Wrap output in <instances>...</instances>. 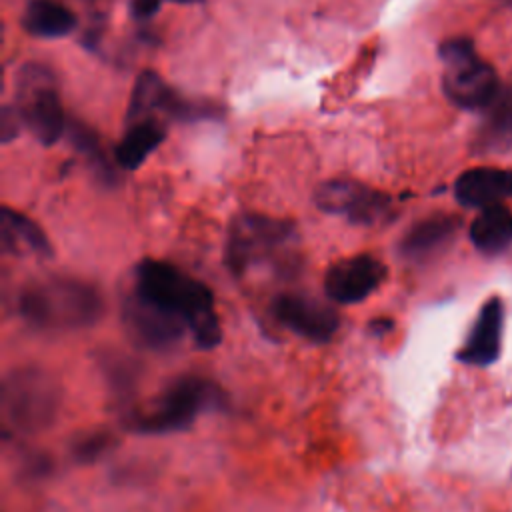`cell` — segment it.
Returning <instances> with one entry per match:
<instances>
[{"label": "cell", "instance_id": "6da1fadb", "mask_svg": "<svg viewBox=\"0 0 512 512\" xmlns=\"http://www.w3.org/2000/svg\"><path fill=\"white\" fill-rule=\"evenodd\" d=\"M132 292L160 312L180 320L194 344L202 350L216 348L222 324L212 290L182 268L156 258H144L134 268Z\"/></svg>", "mask_w": 512, "mask_h": 512}, {"label": "cell", "instance_id": "7a4b0ae2", "mask_svg": "<svg viewBox=\"0 0 512 512\" xmlns=\"http://www.w3.org/2000/svg\"><path fill=\"white\" fill-rule=\"evenodd\" d=\"M16 310L38 332H76L102 318L104 296L92 282L52 274L28 282L18 294Z\"/></svg>", "mask_w": 512, "mask_h": 512}, {"label": "cell", "instance_id": "3957f363", "mask_svg": "<svg viewBox=\"0 0 512 512\" xmlns=\"http://www.w3.org/2000/svg\"><path fill=\"white\" fill-rule=\"evenodd\" d=\"M226 392L210 378L186 374L172 380L158 396L134 408L124 418V426L134 434L164 436L192 428L204 412L226 410Z\"/></svg>", "mask_w": 512, "mask_h": 512}, {"label": "cell", "instance_id": "277c9868", "mask_svg": "<svg viewBox=\"0 0 512 512\" xmlns=\"http://www.w3.org/2000/svg\"><path fill=\"white\" fill-rule=\"evenodd\" d=\"M296 242L298 230L290 220L244 212L228 224L224 264L236 278L272 262L286 266V262H292L290 256Z\"/></svg>", "mask_w": 512, "mask_h": 512}, {"label": "cell", "instance_id": "5b68a950", "mask_svg": "<svg viewBox=\"0 0 512 512\" xmlns=\"http://www.w3.org/2000/svg\"><path fill=\"white\" fill-rule=\"evenodd\" d=\"M4 434L30 436L50 428L62 406L60 384L42 368L22 366L2 380Z\"/></svg>", "mask_w": 512, "mask_h": 512}, {"label": "cell", "instance_id": "8992f818", "mask_svg": "<svg viewBox=\"0 0 512 512\" xmlns=\"http://www.w3.org/2000/svg\"><path fill=\"white\" fill-rule=\"evenodd\" d=\"M444 62L442 88L450 102L460 108H486L496 100L498 76L484 62L468 38H450L440 46Z\"/></svg>", "mask_w": 512, "mask_h": 512}, {"label": "cell", "instance_id": "52a82bcc", "mask_svg": "<svg viewBox=\"0 0 512 512\" xmlns=\"http://www.w3.org/2000/svg\"><path fill=\"white\" fill-rule=\"evenodd\" d=\"M14 96L22 124L42 144H54L64 132V108L54 74L42 64H24L16 76Z\"/></svg>", "mask_w": 512, "mask_h": 512}, {"label": "cell", "instance_id": "ba28073f", "mask_svg": "<svg viewBox=\"0 0 512 512\" xmlns=\"http://www.w3.org/2000/svg\"><path fill=\"white\" fill-rule=\"evenodd\" d=\"M316 206L334 216L346 218L354 226L386 224L394 216L392 198L364 182L332 178L322 182L314 194Z\"/></svg>", "mask_w": 512, "mask_h": 512}, {"label": "cell", "instance_id": "9c48e42d", "mask_svg": "<svg viewBox=\"0 0 512 512\" xmlns=\"http://www.w3.org/2000/svg\"><path fill=\"white\" fill-rule=\"evenodd\" d=\"M388 268L374 254L362 252L332 262L324 272L326 296L342 306L364 302L386 280Z\"/></svg>", "mask_w": 512, "mask_h": 512}, {"label": "cell", "instance_id": "30bf717a", "mask_svg": "<svg viewBox=\"0 0 512 512\" xmlns=\"http://www.w3.org/2000/svg\"><path fill=\"white\" fill-rule=\"evenodd\" d=\"M270 312L286 330L314 344L330 342L340 328V314L332 306L296 292L278 294Z\"/></svg>", "mask_w": 512, "mask_h": 512}, {"label": "cell", "instance_id": "8fae6325", "mask_svg": "<svg viewBox=\"0 0 512 512\" xmlns=\"http://www.w3.org/2000/svg\"><path fill=\"white\" fill-rule=\"evenodd\" d=\"M122 320L128 336L136 344L154 352L174 348L184 338V332H188L180 320L160 312L152 304L138 298L134 292L124 296Z\"/></svg>", "mask_w": 512, "mask_h": 512}, {"label": "cell", "instance_id": "7c38bea8", "mask_svg": "<svg viewBox=\"0 0 512 512\" xmlns=\"http://www.w3.org/2000/svg\"><path fill=\"white\" fill-rule=\"evenodd\" d=\"M196 114H204L206 110H196L192 104L184 102L178 98L158 74L146 70L138 76L126 122H136V120H164V118H194Z\"/></svg>", "mask_w": 512, "mask_h": 512}, {"label": "cell", "instance_id": "4fadbf2b", "mask_svg": "<svg viewBox=\"0 0 512 512\" xmlns=\"http://www.w3.org/2000/svg\"><path fill=\"white\" fill-rule=\"evenodd\" d=\"M504 326V304L498 296H490L478 310L458 360L468 366H488L496 362L502 350V328Z\"/></svg>", "mask_w": 512, "mask_h": 512}, {"label": "cell", "instance_id": "5bb4252c", "mask_svg": "<svg viewBox=\"0 0 512 512\" xmlns=\"http://www.w3.org/2000/svg\"><path fill=\"white\" fill-rule=\"evenodd\" d=\"M458 218L432 214L414 222L398 242V254L406 262H426L450 246L458 232Z\"/></svg>", "mask_w": 512, "mask_h": 512}, {"label": "cell", "instance_id": "9a60e30c", "mask_svg": "<svg viewBox=\"0 0 512 512\" xmlns=\"http://www.w3.org/2000/svg\"><path fill=\"white\" fill-rule=\"evenodd\" d=\"M456 200L466 208H486L512 196V170L478 166L462 172L454 184Z\"/></svg>", "mask_w": 512, "mask_h": 512}, {"label": "cell", "instance_id": "2e32d148", "mask_svg": "<svg viewBox=\"0 0 512 512\" xmlns=\"http://www.w3.org/2000/svg\"><path fill=\"white\" fill-rule=\"evenodd\" d=\"M0 242L4 252L32 254L40 258L52 256V244L44 230L26 214L4 206L0 214Z\"/></svg>", "mask_w": 512, "mask_h": 512}, {"label": "cell", "instance_id": "e0dca14e", "mask_svg": "<svg viewBox=\"0 0 512 512\" xmlns=\"http://www.w3.org/2000/svg\"><path fill=\"white\" fill-rule=\"evenodd\" d=\"M472 246L488 256L504 252L512 244V210L502 202L486 206L470 224Z\"/></svg>", "mask_w": 512, "mask_h": 512}, {"label": "cell", "instance_id": "ac0fdd59", "mask_svg": "<svg viewBox=\"0 0 512 512\" xmlns=\"http://www.w3.org/2000/svg\"><path fill=\"white\" fill-rule=\"evenodd\" d=\"M166 128L160 120L128 122L126 132L114 148L116 164L124 170H136L164 140Z\"/></svg>", "mask_w": 512, "mask_h": 512}, {"label": "cell", "instance_id": "d6986e66", "mask_svg": "<svg viewBox=\"0 0 512 512\" xmlns=\"http://www.w3.org/2000/svg\"><path fill=\"white\" fill-rule=\"evenodd\" d=\"M22 26L30 36L62 38L76 28V16L58 0H28Z\"/></svg>", "mask_w": 512, "mask_h": 512}, {"label": "cell", "instance_id": "ffe728a7", "mask_svg": "<svg viewBox=\"0 0 512 512\" xmlns=\"http://www.w3.org/2000/svg\"><path fill=\"white\" fill-rule=\"evenodd\" d=\"M100 366H102V374L108 382L110 392L118 400H126L134 392V386L138 382L140 370H138L136 362H132L124 354L108 352L106 356H100Z\"/></svg>", "mask_w": 512, "mask_h": 512}, {"label": "cell", "instance_id": "44dd1931", "mask_svg": "<svg viewBox=\"0 0 512 512\" xmlns=\"http://www.w3.org/2000/svg\"><path fill=\"white\" fill-rule=\"evenodd\" d=\"M70 140H72V144L76 146V150L82 152V156L90 162L94 174H96L100 180H104V182H108V184L114 182V168H112V164L108 162L106 154L102 152L100 142H98V136H96L92 130H88L86 126L74 122L72 128H70Z\"/></svg>", "mask_w": 512, "mask_h": 512}, {"label": "cell", "instance_id": "7402d4cb", "mask_svg": "<svg viewBox=\"0 0 512 512\" xmlns=\"http://www.w3.org/2000/svg\"><path fill=\"white\" fill-rule=\"evenodd\" d=\"M112 446L114 438L108 430H90L72 440L70 456L78 464H92L110 452Z\"/></svg>", "mask_w": 512, "mask_h": 512}, {"label": "cell", "instance_id": "603a6c76", "mask_svg": "<svg viewBox=\"0 0 512 512\" xmlns=\"http://www.w3.org/2000/svg\"><path fill=\"white\" fill-rule=\"evenodd\" d=\"M488 132L492 136H512V100L500 102L494 110V116L488 124Z\"/></svg>", "mask_w": 512, "mask_h": 512}, {"label": "cell", "instance_id": "cb8c5ba5", "mask_svg": "<svg viewBox=\"0 0 512 512\" xmlns=\"http://www.w3.org/2000/svg\"><path fill=\"white\" fill-rule=\"evenodd\" d=\"M52 470V460L46 454H26L24 456V464H22V474H26L28 478H42L46 474H50Z\"/></svg>", "mask_w": 512, "mask_h": 512}, {"label": "cell", "instance_id": "d4e9b609", "mask_svg": "<svg viewBox=\"0 0 512 512\" xmlns=\"http://www.w3.org/2000/svg\"><path fill=\"white\" fill-rule=\"evenodd\" d=\"M20 122H22V120H20L16 108H10V106H4V108H2V118H0L2 142H10V140L18 134Z\"/></svg>", "mask_w": 512, "mask_h": 512}, {"label": "cell", "instance_id": "484cf974", "mask_svg": "<svg viewBox=\"0 0 512 512\" xmlns=\"http://www.w3.org/2000/svg\"><path fill=\"white\" fill-rule=\"evenodd\" d=\"M158 8H160V0H132L130 4L134 18H150L158 12Z\"/></svg>", "mask_w": 512, "mask_h": 512}, {"label": "cell", "instance_id": "4316f807", "mask_svg": "<svg viewBox=\"0 0 512 512\" xmlns=\"http://www.w3.org/2000/svg\"><path fill=\"white\" fill-rule=\"evenodd\" d=\"M392 326H394V322H392L390 318H384V316L372 318V320L368 322V330H370L372 334H378V336H382V334L390 332V330H392Z\"/></svg>", "mask_w": 512, "mask_h": 512}, {"label": "cell", "instance_id": "83f0119b", "mask_svg": "<svg viewBox=\"0 0 512 512\" xmlns=\"http://www.w3.org/2000/svg\"><path fill=\"white\" fill-rule=\"evenodd\" d=\"M172 2H178V4H190V2H200V0H172Z\"/></svg>", "mask_w": 512, "mask_h": 512}, {"label": "cell", "instance_id": "f1b7e54d", "mask_svg": "<svg viewBox=\"0 0 512 512\" xmlns=\"http://www.w3.org/2000/svg\"><path fill=\"white\" fill-rule=\"evenodd\" d=\"M504 2H506V4H512V0H504Z\"/></svg>", "mask_w": 512, "mask_h": 512}]
</instances>
